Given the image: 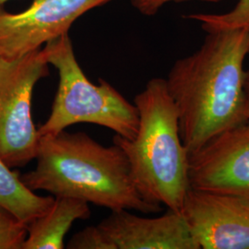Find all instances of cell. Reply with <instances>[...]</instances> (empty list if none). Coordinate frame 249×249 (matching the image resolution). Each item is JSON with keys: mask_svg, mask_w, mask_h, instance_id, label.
<instances>
[{"mask_svg": "<svg viewBox=\"0 0 249 249\" xmlns=\"http://www.w3.org/2000/svg\"><path fill=\"white\" fill-rule=\"evenodd\" d=\"M207 34L196 52L174 64L165 80L188 153L248 120L244 64L249 54V33L223 30Z\"/></svg>", "mask_w": 249, "mask_h": 249, "instance_id": "cell-1", "label": "cell"}, {"mask_svg": "<svg viewBox=\"0 0 249 249\" xmlns=\"http://www.w3.org/2000/svg\"><path fill=\"white\" fill-rule=\"evenodd\" d=\"M36 168L21 175L33 191L79 198L110 211L156 213L160 205L146 200L134 182L124 151L103 146L83 132L63 130L40 136Z\"/></svg>", "mask_w": 249, "mask_h": 249, "instance_id": "cell-2", "label": "cell"}, {"mask_svg": "<svg viewBox=\"0 0 249 249\" xmlns=\"http://www.w3.org/2000/svg\"><path fill=\"white\" fill-rule=\"evenodd\" d=\"M139 126L133 140L115 135L143 197L181 213L190 188L189 153L181 140L177 107L164 79L148 81L136 95Z\"/></svg>", "mask_w": 249, "mask_h": 249, "instance_id": "cell-3", "label": "cell"}, {"mask_svg": "<svg viewBox=\"0 0 249 249\" xmlns=\"http://www.w3.org/2000/svg\"><path fill=\"white\" fill-rule=\"evenodd\" d=\"M47 61L58 72L59 82L50 116L38 128L40 136L66 130L79 123L95 124L133 140L139 126V112L109 82L93 84L82 71L69 34L45 44Z\"/></svg>", "mask_w": 249, "mask_h": 249, "instance_id": "cell-4", "label": "cell"}, {"mask_svg": "<svg viewBox=\"0 0 249 249\" xmlns=\"http://www.w3.org/2000/svg\"><path fill=\"white\" fill-rule=\"evenodd\" d=\"M49 75L44 48L18 57L0 55V158L9 167L36 159L40 134L32 116L37 82Z\"/></svg>", "mask_w": 249, "mask_h": 249, "instance_id": "cell-5", "label": "cell"}, {"mask_svg": "<svg viewBox=\"0 0 249 249\" xmlns=\"http://www.w3.org/2000/svg\"><path fill=\"white\" fill-rule=\"evenodd\" d=\"M190 187L229 196L249 209V119L189 153Z\"/></svg>", "mask_w": 249, "mask_h": 249, "instance_id": "cell-6", "label": "cell"}, {"mask_svg": "<svg viewBox=\"0 0 249 249\" xmlns=\"http://www.w3.org/2000/svg\"><path fill=\"white\" fill-rule=\"evenodd\" d=\"M114 0H33L22 12L0 9V55L18 57L69 31L76 19Z\"/></svg>", "mask_w": 249, "mask_h": 249, "instance_id": "cell-7", "label": "cell"}, {"mask_svg": "<svg viewBox=\"0 0 249 249\" xmlns=\"http://www.w3.org/2000/svg\"><path fill=\"white\" fill-rule=\"evenodd\" d=\"M199 249H249V209L190 187L181 211Z\"/></svg>", "mask_w": 249, "mask_h": 249, "instance_id": "cell-8", "label": "cell"}, {"mask_svg": "<svg viewBox=\"0 0 249 249\" xmlns=\"http://www.w3.org/2000/svg\"><path fill=\"white\" fill-rule=\"evenodd\" d=\"M98 226L116 249H199L184 215L171 210L154 218L111 211Z\"/></svg>", "mask_w": 249, "mask_h": 249, "instance_id": "cell-9", "label": "cell"}, {"mask_svg": "<svg viewBox=\"0 0 249 249\" xmlns=\"http://www.w3.org/2000/svg\"><path fill=\"white\" fill-rule=\"evenodd\" d=\"M90 216L89 203L79 198L54 196L51 208L27 224L23 249H63L72 224Z\"/></svg>", "mask_w": 249, "mask_h": 249, "instance_id": "cell-10", "label": "cell"}, {"mask_svg": "<svg viewBox=\"0 0 249 249\" xmlns=\"http://www.w3.org/2000/svg\"><path fill=\"white\" fill-rule=\"evenodd\" d=\"M12 169L0 158V205L28 224L51 208L54 196L36 194L24 185L21 174Z\"/></svg>", "mask_w": 249, "mask_h": 249, "instance_id": "cell-11", "label": "cell"}, {"mask_svg": "<svg viewBox=\"0 0 249 249\" xmlns=\"http://www.w3.org/2000/svg\"><path fill=\"white\" fill-rule=\"evenodd\" d=\"M206 33L223 30H246L249 33V0H237L233 9L222 14H191Z\"/></svg>", "mask_w": 249, "mask_h": 249, "instance_id": "cell-12", "label": "cell"}, {"mask_svg": "<svg viewBox=\"0 0 249 249\" xmlns=\"http://www.w3.org/2000/svg\"><path fill=\"white\" fill-rule=\"evenodd\" d=\"M27 224L0 205V249H23Z\"/></svg>", "mask_w": 249, "mask_h": 249, "instance_id": "cell-13", "label": "cell"}, {"mask_svg": "<svg viewBox=\"0 0 249 249\" xmlns=\"http://www.w3.org/2000/svg\"><path fill=\"white\" fill-rule=\"evenodd\" d=\"M69 249H116L104 231L96 226H89L75 233L69 241Z\"/></svg>", "mask_w": 249, "mask_h": 249, "instance_id": "cell-14", "label": "cell"}, {"mask_svg": "<svg viewBox=\"0 0 249 249\" xmlns=\"http://www.w3.org/2000/svg\"><path fill=\"white\" fill-rule=\"evenodd\" d=\"M180 1H192V0H131L134 8L139 10L145 16H153L160 10L165 4L170 2ZM206 2H221L223 0H196Z\"/></svg>", "mask_w": 249, "mask_h": 249, "instance_id": "cell-15", "label": "cell"}, {"mask_svg": "<svg viewBox=\"0 0 249 249\" xmlns=\"http://www.w3.org/2000/svg\"><path fill=\"white\" fill-rule=\"evenodd\" d=\"M245 94H246V105H245V114L249 119V71H246L245 79Z\"/></svg>", "mask_w": 249, "mask_h": 249, "instance_id": "cell-16", "label": "cell"}, {"mask_svg": "<svg viewBox=\"0 0 249 249\" xmlns=\"http://www.w3.org/2000/svg\"><path fill=\"white\" fill-rule=\"evenodd\" d=\"M7 1H9V0H0V9H1V7H2Z\"/></svg>", "mask_w": 249, "mask_h": 249, "instance_id": "cell-17", "label": "cell"}]
</instances>
